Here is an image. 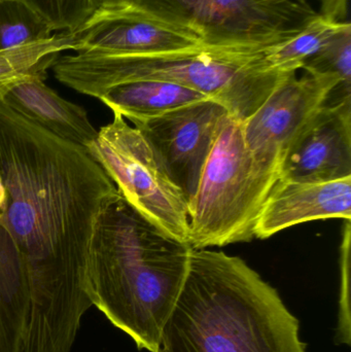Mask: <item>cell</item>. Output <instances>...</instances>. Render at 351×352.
I'll return each mask as SVG.
<instances>
[{
  "label": "cell",
  "instance_id": "cb8c5ba5",
  "mask_svg": "<svg viewBox=\"0 0 351 352\" xmlns=\"http://www.w3.org/2000/svg\"><path fill=\"white\" fill-rule=\"evenodd\" d=\"M4 206H5V192H4L3 186L0 184V217L3 213Z\"/></svg>",
  "mask_w": 351,
  "mask_h": 352
},
{
  "label": "cell",
  "instance_id": "3957f363",
  "mask_svg": "<svg viewBox=\"0 0 351 352\" xmlns=\"http://www.w3.org/2000/svg\"><path fill=\"white\" fill-rule=\"evenodd\" d=\"M157 352H306L299 320L242 258L195 250Z\"/></svg>",
  "mask_w": 351,
  "mask_h": 352
},
{
  "label": "cell",
  "instance_id": "7a4b0ae2",
  "mask_svg": "<svg viewBox=\"0 0 351 352\" xmlns=\"http://www.w3.org/2000/svg\"><path fill=\"white\" fill-rule=\"evenodd\" d=\"M192 250L119 192L99 215L89 248L87 292L93 306L138 349L157 352Z\"/></svg>",
  "mask_w": 351,
  "mask_h": 352
},
{
  "label": "cell",
  "instance_id": "2e32d148",
  "mask_svg": "<svg viewBox=\"0 0 351 352\" xmlns=\"http://www.w3.org/2000/svg\"><path fill=\"white\" fill-rule=\"evenodd\" d=\"M76 31L56 32L49 38L0 51V101L21 82L32 78L45 80L47 70L63 52L78 51Z\"/></svg>",
  "mask_w": 351,
  "mask_h": 352
},
{
  "label": "cell",
  "instance_id": "ba28073f",
  "mask_svg": "<svg viewBox=\"0 0 351 352\" xmlns=\"http://www.w3.org/2000/svg\"><path fill=\"white\" fill-rule=\"evenodd\" d=\"M231 117L226 107L210 98L133 123L183 192L188 206L212 146Z\"/></svg>",
  "mask_w": 351,
  "mask_h": 352
},
{
  "label": "cell",
  "instance_id": "8fae6325",
  "mask_svg": "<svg viewBox=\"0 0 351 352\" xmlns=\"http://www.w3.org/2000/svg\"><path fill=\"white\" fill-rule=\"evenodd\" d=\"M351 176V100L325 104L297 136L280 178L323 182Z\"/></svg>",
  "mask_w": 351,
  "mask_h": 352
},
{
  "label": "cell",
  "instance_id": "52a82bcc",
  "mask_svg": "<svg viewBox=\"0 0 351 352\" xmlns=\"http://www.w3.org/2000/svg\"><path fill=\"white\" fill-rule=\"evenodd\" d=\"M136 210L189 243V206L139 130L113 113L87 148ZM190 244V243H189Z\"/></svg>",
  "mask_w": 351,
  "mask_h": 352
},
{
  "label": "cell",
  "instance_id": "e0dca14e",
  "mask_svg": "<svg viewBox=\"0 0 351 352\" xmlns=\"http://www.w3.org/2000/svg\"><path fill=\"white\" fill-rule=\"evenodd\" d=\"M350 25V21L335 22L317 14L290 38L266 47L264 59L273 69L297 74L307 60Z\"/></svg>",
  "mask_w": 351,
  "mask_h": 352
},
{
  "label": "cell",
  "instance_id": "603a6c76",
  "mask_svg": "<svg viewBox=\"0 0 351 352\" xmlns=\"http://www.w3.org/2000/svg\"><path fill=\"white\" fill-rule=\"evenodd\" d=\"M99 8H115V6H128L133 4V0H96Z\"/></svg>",
  "mask_w": 351,
  "mask_h": 352
},
{
  "label": "cell",
  "instance_id": "9c48e42d",
  "mask_svg": "<svg viewBox=\"0 0 351 352\" xmlns=\"http://www.w3.org/2000/svg\"><path fill=\"white\" fill-rule=\"evenodd\" d=\"M339 85L332 74L306 72L303 78L293 74L276 87L242 122L245 142L256 161L280 178L288 148Z\"/></svg>",
  "mask_w": 351,
  "mask_h": 352
},
{
  "label": "cell",
  "instance_id": "30bf717a",
  "mask_svg": "<svg viewBox=\"0 0 351 352\" xmlns=\"http://www.w3.org/2000/svg\"><path fill=\"white\" fill-rule=\"evenodd\" d=\"M76 34L80 41L76 52L150 54L207 45L197 33L135 4L98 8Z\"/></svg>",
  "mask_w": 351,
  "mask_h": 352
},
{
  "label": "cell",
  "instance_id": "d6986e66",
  "mask_svg": "<svg viewBox=\"0 0 351 352\" xmlns=\"http://www.w3.org/2000/svg\"><path fill=\"white\" fill-rule=\"evenodd\" d=\"M302 69L311 74H332L339 78L327 104L351 100V25L336 35L317 55L305 62Z\"/></svg>",
  "mask_w": 351,
  "mask_h": 352
},
{
  "label": "cell",
  "instance_id": "ffe728a7",
  "mask_svg": "<svg viewBox=\"0 0 351 352\" xmlns=\"http://www.w3.org/2000/svg\"><path fill=\"white\" fill-rule=\"evenodd\" d=\"M43 16L54 31L74 32L98 10L96 0H20Z\"/></svg>",
  "mask_w": 351,
  "mask_h": 352
},
{
  "label": "cell",
  "instance_id": "7402d4cb",
  "mask_svg": "<svg viewBox=\"0 0 351 352\" xmlns=\"http://www.w3.org/2000/svg\"><path fill=\"white\" fill-rule=\"evenodd\" d=\"M321 10L319 14L335 22L348 20V0H319Z\"/></svg>",
  "mask_w": 351,
  "mask_h": 352
},
{
  "label": "cell",
  "instance_id": "9a60e30c",
  "mask_svg": "<svg viewBox=\"0 0 351 352\" xmlns=\"http://www.w3.org/2000/svg\"><path fill=\"white\" fill-rule=\"evenodd\" d=\"M28 318V292L18 250L0 223V352H21Z\"/></svg>",
  "mask_w": 351,
  "mask_h": 352
},
{
  "label": "cell",
  "instance_id": "4fadbf2b",
  "mask_svg": "<svg viewBox=\"0 0 351 352\" xmlns=\"http://www.w3.org/2000/svg\"><path fill=\"white\" fill-rule=\"evenodd\" d=\"M3 101L23 117L66 142L87 148L98 134L84 107L62 98L41 78L16 85Z\"/></svg>",
  "mask_w": 351,
  "mask_h": 352
},
{
  "label": "cell",
  "instance_id": "277c9868",
  "mask_svg": "<svg viewBox=\"0 0 351 352\" xmlns=\"http://www.w3.org/2000/svg\"><path fill=\"white\" fill-rule=\"evenodd\" d=\"M266 47L203 45L150 54L80 51L54 63L57 80L99 97L113 87L137 80H163L203 93L245 121L288 76L264 59Z\"/></svg>",
  "mask_w": 351,
  "mask_h": 352
},
{
  "label": "cell",
  "instance_id": "8992f818",
  "mask_svg": "<svg viewBox=\"0 0 351 352\" xmlns=\"http://www.w3.org/2000/svg\"><path fill=\"white\" fill-rule=\"evenodd\" d=\"M197 33L205 43L267 47L296 34L319 12L307 0H133Z\"/></svg>",
  "mask_w": 351,
  "mask_h": 352
},
{
  "label": "cell",
  "instance_id": "5bb4252c",
  "mask_svg": "<svg viewBox=\"0 0 351 352\" xmlns=\"http://www.w3.org/2000/svg\"><path fill=\"white\" fill-rule=\"evenodd\" d=\"M206 99L210 97L194 89L150 80L117 85L99 97V100L113 113L129 120L132 124Z\"/></svg>",
  "mask_w": 351,
  "mask_h": 352
},
{
  "label": "cell",
  "instance_id": "5b68a950",
  "mask_svg": "<svg viewBox=\"0 0 351 352\" xmlns=\"http://www.w3.org/2000/svg\"><path fill=\"white\" fill-rule=\"evenodd\" d=\"M278 175L249 151L242 121L231 117L218 134L189 203V243L195 250L249 242Z\"/></svg>",
  "mask_w": 351,
  "mask_h": 352
},
{
  "label": "cell",
  "instance_id": "7c38bea8",
  "mask_svg": "<svg viewBox=\"0 0 351 352\" xmlns=\"http://www.w3.org/2000/svg\"><path fill=\"white\" fill-rule=\"evenodd\" d=\"M351 219V176L323 182L278 178L262 208L255 238L275 234L317 219Z\"/></svg>",
  "mask_w": 351,
  "mask_h": 352
},
{
  "label": "cell",
  "instance_id": "ac0fdd59",
  "mask_svg": "<svg viewBox=\"0 0 351 352\" xmlns=\"http://www.w3.org/2000/svg\"><path fill=\"white\" fill-rule=\"evenodd\" d=\"M56 33L51 25L20 0H0V51L38 43Z\"/></svg>",
  "mask_w": 351,
  "mask_h": 352
},
{
  "label": "cell",
  "instance_id": "44dd1931",
  "mask_svg": "<svg viewBox=\"0 0 351 352\" xmlns=\"http://www.w3.org/2000/svg\"><path fill=\"white\" fill-rule=\"evenodd\" d=\"M346 238L342 252V287L340 299L339 326L337 338L340 342L350 345V221H346Z\"/></svg>",
  "mask_w": 351,
  "mask_h": 352
},
{
  "label": "cell",
  "instance_id": "6da1fadb",
  "mask_svg": "<svg viewBox=\"0 0 351 352\" xmlns=\"http://www.w3.org/2000/svg\"><path fill=\"white\" fill-rule=\"evenodd\" d=\"M0 223L24 271L28 318L21 352H70L93 304L87 264L93 232L119 190L84 146L0 101Z\"/></svg>",
  "mask_w": 351,
  "mask_h": 352
}]
</instances>
